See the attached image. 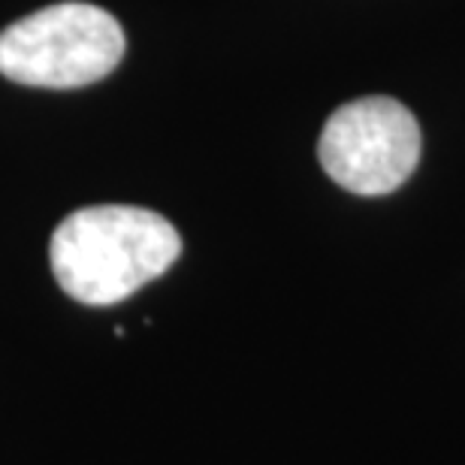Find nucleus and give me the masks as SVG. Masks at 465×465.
Instances as JSON below:
<instances>
[{"instance_id": "nucleus-1", "label": "nucleus", "mask_w": 465, "mask_h": 465, "mask_svg": "<svg viewBox=\"0 0 465 465\" xmlns=\"http://www.w3.org/2000/svg\"><path fill=\"white\" fill-rule=\"evenodd\" d=\"M182 254L163 215L139 206H88L58 224L49 245L61 291L85 305H115L161 278Z\"/></svg>"}, {"instance_id": "nucleus-2", "label": "nucleus", "mask_w": 465, "mask_h": 465, "mask_svg": "<svg viewBox=\"0 0 465 465\" xmlns=\"http://www.w3.org/2000/svg\"><path fill=\"white\" fill-rule=\"evenodd\" d=\"M124 58V31L104 6L54 4L0 31V73L31 88H85Z\"/></svg>"}, {"instance_id": "nucleus-3", "label": "nucleus", "mask_w": 465, "mask_h": 465, "mask_svg": "<svg viewBox=\"0 0 465 465\" xmlns=\"http://www.w3.org/2000/svg\"><path fill=\"white\" fill-rule=\"evenodd\" d=\"M323 173L360 197H384L420 161V124L393 97H360L327 118L318 143Z\"/></svg>"}]
</instances>
